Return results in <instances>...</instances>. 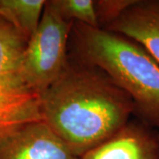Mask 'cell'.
Segmentation results:
<instances>
[{
	"mask_svg": "<svg viewBox=\"0 0 159 159\" xmlns=\"http://www.w3.org/2000/svg\"><path fill=\"white\" fill-rule=\"evenodd\" d=\"M41 112L80 158L124 127L135 107L102 70L69 55L61 74L41 96Z\"/></svg>",
	"mask_w": 159,
	"mask_h": 159,
	"instance_id": "obj_1",
	"label": "cell"
},
{
	"mask_svg": "<svg viewBox=\"0 0 159 159\" xmlns=\"http://www.w3.org/2000/svg\"><path fill=\"white\" fill-rule=\"evenodd\" d=\"M73 56L102 70L130 97L135 111L159 127V63L135 41L74 21Z\"/></svg>",
	"mask_w": 159,
	"mask_h": 159,
	"instance_id": "obj_2",
	"label": "cell"
},
{
	"mask_svg": "<svg viewBox=\"0 0 159 159\" xmlns=\"http://www.w3.org/2000/svg\"><path fill=\"white\" fill-rule=\"evenodd\" d=\"M27 39L0 17V142L32 123L43 121L41 97L24 71Z\"/></svg>",
	"mask_w": 159,
	"mask_h": 159,
	"instance_id": "obj_3",
	"label": "cell"
},
{
	"mask_svg": "<svg viewBox=\"0 0 159 159\" xmlns=\"http://www.w3.org/2000/svg\"><path fill=\"white\" fill-rule=\"evenodd\" d=\"M73 22L63 17L52 0L46 1L39 25L28 42L23 60L28 81L40 97L66 64Z\"/></svg>",
	"mask_w": 159,
	"mask_h": 159,
	"instance_id": "obj_4",
	"label": "cell"
},
{
	"mask_svg": "<svg viewBox=\"0 0 159 159\" xmlns=\"http://www.w3.org/2000/svg\"><path fill=\"white\" fill-rule=\"evenodd\" d=\"M0 159H80L44 121L26 125L0 142Z\"/></svg>",
	"mask_w": 159,
	"mask_h": 159,
	"instance_id": "obj_5",
	"label": "cell"
},
{
	"mask_svg": "<svg viewBox=\"0 0 159 159\" xmlns=\"http://www.w3.org/2000/svg\"><path fill=\"white\" fill-rule=\"evenodd\" d=\"M103 29L135 41L159 63V0H136Z\"/></svg>",
	"mask_w": 159,
	"mask_h": 159,
	"instance_id": "obj_6",
	"label": "cell"
},
{
	"mask_svg": "<svg viewBox=\"0 0 159 159\" xmlns=\"http://www.w3.org/2000/svg\"><path fill=\"white\" fill-rule=\"evenodd\" d=\"M80 159H159V138L145 126L127 123Z\"/></svg>",
	"mask_w": 159,
	"mask_h": 159,
	"instance_id": "obj_7",
	"label": "cell"
},
{
	"mask_svg": "<svg viewBox=\"0 0 159 159\" xmlns=\"http://www.w3.org/2000/svg\"><path fill=\"white\" fill-rule=\"evenodd\" d=\"M46 1L0 0V17L29 40L39 25Z\"/></svg>",
	"mask_w": 159,
	"mask_h": 159,
	"instance_id": "obj_8",
	"label": "cell"
},
{
	"mask_svg": "<svg viewBox=\"0 0 159 159\" xmlns=\"http://www.w3.org/2000/svg\"><path fill=\"white\" fill-rule=\"evenodd\" d=\"M60 14L69 21H77L93 28H100L95 1L93 0H52Z\"/></svg>",
	"mask_w": 159,
	"mask_h": 159,
	"instance_id": "obj_9",
	"label": "cell"
},
{
	"mask_svg": "<svg viewBox=\"0 0 159 159\" xmlns=\"http://www.w3.org/2000/svg\"><path fill=\"white\" fill-rule=\"evenodd\" d=\"M136 0H98L95 1L98 24L104 29L122 14Z\"/></svg>",
	"mask_w": 159,
	"mask_h": 159,
	"instance_id": "obj_10",
	"label": "cell"
},
{
	"mask_svg": "<svg viewBox=\"0 0 159 159\" xmlns=\"http://www.w3.org/2000/svg\"><path fill=\"white\" fill-rule=\"evenodd\" d=\"M158 138H159V136H158Z\"/></svg>",
	"mask_w": 159,
	"mask_h": 159,
	"instance_id": "obj_11",
	"label": "cell"
}]
</instances>
